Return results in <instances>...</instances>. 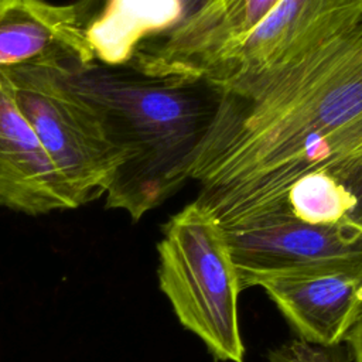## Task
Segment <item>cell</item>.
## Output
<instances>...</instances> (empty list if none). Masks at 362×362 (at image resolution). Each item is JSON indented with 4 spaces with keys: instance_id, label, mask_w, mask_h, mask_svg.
Here are the masks:
<instances>
[{
    "instance_id": "obj_7",
    "label": "cell",
    "mask_w": 362,
    "mask_h": 362,
    "mask_svg": "<svg viewBox=\"0 0 362 362\" xmlns=\"http://www.w3.org/2000/svg\"><path fill=\"white\" fill-rule=\"evenodd\" d=\"M0 208L30 216L79 208L0 68Z\"/></svg>"
},
{
    "instance_id": "obj_13",
    "label": "cell",
    "mask_w": 362,
    "mask_h": 362,
    "mask_svg": "<svg viewBox=\"0 0 362 362\" xmlns=\"http://www.w3.org/2000/svg\"><path fill=\"white\" fill-rule=\"evenodd\" d=\"M269 362H351L352 355L344 342L318 344L304 338L290 339L267 354Z\"/></svg>"
},
{
    "instance_id": "obj_12",
    "label": "cell",
    "mask_w": 362,
    "mask_h": 362,
    "mask_svg": "<svg viewBox=\"0 0 362 362\" xmlns=\"http://www.w3.org/2000/svg\"><path fill=\"white\" fill-rule=\"evenodd\" d=\"M287 208L293 216L314 225L346 222L352 198L338 178L315 173L297 180L287 194Z\"/></svg>"
},
{
    "instance_id": "obj_4",
    "label": "cell",
    "mask_w": 362,
    "mask_h": 362,
    "mask_svg": "<svg viewBox=\"0 0 362 362\" xmlns=\"http://www.w3.org/2000/svg\"><path fill=\"white\" fill-rule=\"evenodd\" d=\"M17 103L79 206L105 195L117 156L93 109L65 82L61 65L3 68Z\"/></svg>"
},
{
    "instance_id": "obj_8",
    "label": "cell",
    "mask_w": 362,
    "mask_h": 362,
    "mask_svg": "<svg viewBox=\"0 0 362 362\" xmlns=\"http://www.w3.org/2000/svg\"><path fill=\"white\" fill-rule=\"evenodd\" d=\"M280 0H206L175 33L143 44L127 62L154 75L202 76L215 58L247 34Z\"/></svg>"
},
{
    "instance_id": "obj_10",
    "label": "cell",
    "mask_w": 362,
    "mask_h": 362,
    "mask_svg": "<svg viewBox=\"0 0 362 362\" xmlns=\"http://www.w3.org/2000/svg\"><path fill=\"white\" fill-rule=\"evenodd\" d=\"M206 0H81L75 4L95 61L127 64L146 42L185 25Z\"/></svg>"
},
{
    "instance_id": "obj_6",
    "label": "cell",
    "mask_w": 362,
    "mask_h": 362,
    "mask_svg": "<svg viewBox=\"0 0 362 362\" xmlns=\"http://www.w3.org/2000/svg\"><path fill=\"white\" fill-rule=\"evenodd\" d=\"M362 23V0H280L202 76L222 88L280 69Z\"/></svg>"
},
{
    "instance_id": "obj_5",
    "label": "cell",
    "mask_w": 362,
    "mask_h": 362,
    "mask_svg": "<svg viewBox=\"0 0 362 362\" xmlns=\"http://www.w3.org/2000/svg\"><path fill=\"white\" fill-rule=\"evenodd\" d=\"M221 233L240 290L270 279L362 274V230L348 222L314 225L280 212Z\"/></svg>"
},
{
    "instance_id": "obj_3",
    "label": "cell",
    "mask_w": 362,
    "mask_h": 362,
    "mask_svg": "<svg viewBox=\"0 0 362 362\" xmlns=\"http://www.w3.org/2000/svg\"><path fill=\"white\" fill-rule=\"evenodd\" d=\"M158 284L180 322L219 361L243 362L242 291L219 228L194 202L173 215L157 245Z\"/></svg>"
},
{
    "instance_id": "obj_15",
    "label": "cell",
    "mask_w": 362,
    "mask_h": 362,
    "mask_svg": "<svg viewBox=\"0 0 362 362\" xmlns=\"http://www.w3.org/2000/svg\"><path fill=\"white\" fill-rule=\"evenodd\" d=\"M345 341L348 342V348L351 351L352 361L362 362V311H361L356 322L348 332Z\"/></svg>"
},
{
    "instance_id": "obj_1",
    "label": "cell",
    "mask_w": 362,
    "mask_h": 362,
    "mask_svg": "<svg viewBox=\"0 0 362 362\" xmlns=\"http://www.w3.org/2000/svg\"><path fill=\"white\" fill-rule=\"evenodd\" d=\"M362 157V23L303 58L223 88L191 168L192 201L221 229L290 212L315 173L341 178Z\"/></svg>"
},
{
    "instance_id": "obj_9",
    "label": "cell",
    "mask_w": 362,
    "mask_h": 362,
    "mask_svg": "<svg viewBox=\"0 0 362 362\" xmlns=\"http://www.w3.org/2000/svg\"><path fill=\"white\" fill-rule=\"evenodd\" d=\"M93 61L75 4L0 0V68Z\"/></svg>"
},
{
    "instance_id": "obj_14",
    "label": "cell",
    "mask_w": 362,
    "mask_h": 362,
    "mask_svg": "<svg viewBox=\"0 0 362 362\" xmlns=\"http://www.w3.org/2000/svg\"><path fill=\"white\" fill-rule=\"evenodd\" d=\"M339 182L352 198V208L346 215V222L362 230V157L349 167L339 178Z\"/></svg>"
},
{
    "instance_id": "obj_11",
    "label": "cell",
    "mask_w": 362,
    "mask_h": 362,
    "mask_svg": "<svg viewBox=\"0 0 362 362\" xmlns=\"http://www.w3.org/2000/svg\"><path fill=\"white\" fill-rule=\"evenodd\" d=\"M260 287L311 342H344L362 311V274L270 279Z\"/></svg>"
},
{
    "instance_id": "obj_2",
    "label": "cell",
    "mask_w": 362,
    "mask_h": 362,
    "mask_svg": "<svg viewBox=\"0 0 362 362\" xmlns=\"http://www.w3.org/2000/svg\"><path fill=\"white\" fill-rule=\"evenodd\" d=\"M61 72L93 109L117 156L105 206L137 222L189 180L223 88L205 76L154 75L129 64L93 61L61 65Z\"/></svg>"
}]
</instances>
